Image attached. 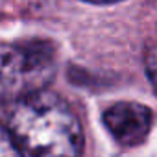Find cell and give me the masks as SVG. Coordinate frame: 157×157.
<instances>
[{
    "label": "cell",
    "mask_w": 157,
    "mask_h": 157,
    "mask_svg": "<svg viewBox=\"0 0 157 157\" xmlns=\"http://www.w3.org/2000/svg\"><path fill=\"white\" fill-rule=\"evenodd\" d=\"M21 157H82L83 129L68 107L54 93L37 91L13 100L4 129Z\"/></svg>",
    "instance_id": "6da1fadb"
},
{
    "label": "cell",
    "mask_w": 157,
    "mask_h": 157,
    "mask_svg": "<svg viewBox=\"0 0 157 157\" xmlns=\"http://www.w3.org/2000/svg\"><path fill=\"white\" fill-rule=\"evenodd\" d=\"M56 74V54L48 43L32 41L4 44L2 48V96L17 100L43 91Z\"/></svg>",
    "instance_id": "7a4b0ae2"
},
{
    "label": "cell",
    "mask_w": 157,
    "mask_h": 157,
    "mask_svg": "<svg viewBox=\"0 0 157 157\" xmlns=\"http://www.w3.org/2000/svg\"><path fill=\"white\" fill-rule=\"evenodd\" d=\"M104 124L122 146H137L150 133L151 111L137 102H118L105 109Z\"/></svg>",
    "instance_id": "3957f363"
},
{
    "label": "cell",
    "mask_w": 157,
    "mask_h": 157,
    "mask_svg": "<svg viewBox=\"0 0 157 157\" xmlns=\"http://www.w3.org/2000/svg\"><path fill=\"white\" fill-rule=\"evenodd\" d=\"M144 65H146V74H148V80L151 82L153 89L157 91V44H153V46L146 52Z\"/></svg>",
    "instance_id": "277c9868"
},
{
    "label": "cell",
    "mask_w": 157,
    "mask_h": 157,
    "mask_svg": "<svg viewBox=\"0 0 157 157\" xmlns=\"http://www.w3.org/2000/svg\"><path fill=\"white\" fill-rule=\"evenodd\" d=\"M15 153H19V151H17V148L13 146V142H11L10 135L4 131V142H2V157H15Z\"/></svg>",
    "instance_id": "5b68a950"
},
{
    "label": "cell",
    "mask_w": 157,
    "mask_h": 157,
    "mask_svg": "<svg viewBox=\"0 0 157 157\" xmlns=\"http://www.w3.org/2000/svg\"><path fill=\"white\" fill-rule=\"evenodd\" d=\"M85 2H91V4H115V2H120V0H85Z\"/></svg>",
    "instance_id": "8992f818"
}]
</instances>
